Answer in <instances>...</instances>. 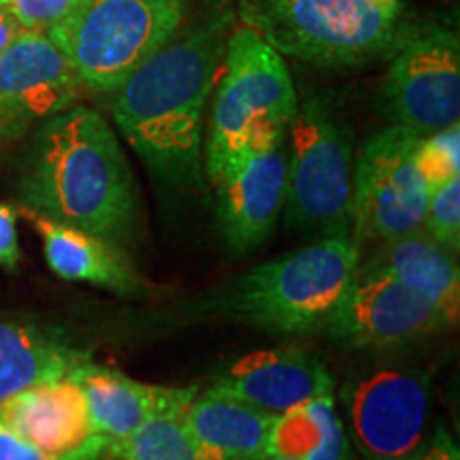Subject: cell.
Wrapping results in <instances>:
<instances>
[{
    "mask_svg": "<svg viewBox=\"0 0 460 460\" xmlns=\"http://www.w3.org/2000/svg\"><path fill=\"white\" fill-rule=\"evenodd\" d=\"M233 17L214 15L163 49L113 92L111 115L143 164L172 188L203 180L205 109L217 82Z\"/></svg>",
    "mask_w": 460,
    "mask_h": 460,
    "instance_id": "1",
    "label": "cell"
},
{
    "mask_svg": "<svg viewBox=\"0 0 460 460\" xmlns=\"http://www.w3.org/2000/svg\"><path fill=\"white\" fill-rule=\"evenodd\" d=\"M24 207L126 247L139 230L135 177L99 111L73 105L43 119L20 172Z\"/></svg>",
    "mask_w": 460,
    "mask_h": 460,
    "instance_id": "2",
    "label": "cell"
},
{
    "mask_svg": "<svg viewBox=\"0 0 460 460\" xmlns=\"http://www.w3.org/2000/svg\"><path fill=\"white\" fill-rule=\"evenodd\" d=\"M360 258L352 234L314 239L194 298L181 312L197 320L243 322L275 335L322 331L341 303Z\"/></svg>",
    "mask_w": 460,
    "mask_h": 460,
    "instance_id": "3",
    "label": "cell"
},
{
    "mask_svg": "<svg viewBox=\"0 0 460 460\" xmlns=\"http://www.w3.org/2000/svg\"><path fill=\"white\" fill-rule=\"evenodd\" d=\"M239 13L279 56L331 71L386 62L420 28L384 0H241Z\"/></svg>",
    "mask_w": 460,
    "mask_h": 460,
    "instance_id": "4",
    "label": "cell"
},
{
    "mask_svg": "<svg viewBox=\"0 0 460 460\" xmlns=\"http://www.w3.org/2000/svg\"><path fill=\"white\" fill-rule=\"evenodd\" d=\"M298 94L284 58L250 26L228 34L203 139V171L214 181L258 147L286 141Z\"/></svg>",
    "mask_w": 460,
    "mask_h": 460,
    "instance_id": "5",
    "label": "cell"
},
{
    "mask_svg": "<svg viewBox=\"0 0 460 460\" xmlns=\"http://www.w3.org/2000/svg\"><path fill=\"white\" fill-rule=\"evenodd\" d=\"M286 222L307 237L352 234L354 132L318 92H305L286 137Z\"/></svg>",
    "mask_w": 460,
    "mask_h": 460,
    "instance_id": "6",
    "label": "cell"
},
{
    "mask_svg": "<svg viewBox=\"0 0 460 460\" xmlns=\"http://www.w3.org/2000/svg\"><path fill=\"white\" fill-rule=\"evenodd\" d=\"M183 0H77L48 31L84 88L113 94L175 37Z\"/></svg>",
    "mask_w": 460,
    "mask_h": 460,
    "instance_id": "7",
    "label": "cell"
},
{
    "mask_svg": "<svg viewBox=\"0 0 460 460\" xmlns=\"http://www.w3.org/2000/svg\"><path fill=\"white\" fill-rule=\"evenodd\" d=\"M339 401L343 427L367 460H405L427 439L433 407L429 371L399 362L348 373Z\"/></svg>",
    "mask_w": 460,
    "mask_h": 460,
    "instance_id": "8",
    "label": "cell"
},
{
    "mask_svg": "<svg viewBox=\"0 0 460 460\" xmlns=\"http://www.w3.org/2000/svg\"><path fill=\"white\" fill-rule=\"evenodd\" d=\"M422 137L390 124L360 149L352 180V239L382 245L424 230L429 190L416 152Z\"/></svg>",
    "mask_w": 460,
    "mask_h": 460,
    "instance_id": "9",
    "label": "cell"
},
{
    "mask_svg": "<svg viewBox=\"0 0 460 460\" xmlns=\"http://www.w3.org/2000/svg\"><path fill=\"white\" fill-rule=\"evenodd\" d=\"M388 62L377 107L390 124L427 137L458 122L460 41L452 28L420 26Z\"/></svg>",
    "mask_w": 460,
    "mask_h": 460,
    "instance_id": "10",
    "label": "cell"
},
{
    "mask_svg": "<svg viewBox=\"0 0 460 460\" xmlns=\"http://www.w3.org/2000/svg\"><path fill=\"white\" fill-rule=\"evenodd\" d=\"M450 329V322L429 298L386 273L358 264L341 303L322 331L345 349L388 352Z\"/></svg>",
    "mask_w": 460,
    "mask_h": 460,
    "instance_id": "11",
    "label": "cell"
},
{
    "mask_svg": "<svg viewBox=\"0 0 460 460\" xmlns=\"http://www.w3.org/2000/svg\"><path fill=\"white\" fill-rule=\"evenodd\" d=\"M286 141L247 152L217 175L216 220L224 245L247 254L271 237L286 203Z\"/></svg>",
    "mask_w": 460,
    "mask_h": 460,
    "instance_id": "12",
    "label": "cell"
},
{
    "mask_svg": "<svg viewBox=\"0 0 460 460\" xmlns=\"http://www.w3.org/2000/svg\"><path fill=\"white\" fill-rule=\"evenodd\" d=\"M68 58L48 32L24 31L0 54V126L22 130L77 105L84 94Z\"/></svg>",
    "mask_w": 460,
    "mask_h": 460,
    "instance_id": "13",
    "label": "cell"
},
{
    "mask_svg": "<svg viewBox=\"0 0 460 460\" xmlns=\"http://www.w3.org/2000/svg\"><path fill=\"white\" fill-rule=\"evenodd\" d=\"M0 422L54 458L101 454L109 447L96 435L84 390L73 377L51 379L0 402Z\"/></svg>",
    "mask_w": 460,
    "mask_h": 460,
    "instance_id": "14",
    "label": "cell"
},
{
    "mask_svg": "<svg viewBox=\"0 0 460 460\" xmlns=\"http://www.w3.org/2000/svg\"><path fill=\"white\" fill-rule=\"evenodd\" d=\"M207 393L256 407L278 418L315 396L335 393V379L315 356L296 348L261 349L233 360Z\"/></svg>",
    "mask_w": 460,
    "mask_h": 460,
    "instance_id": "15",
    "label": "cell"
},
{
    "mask_svg": "<svg viewBox=\"0 0 460 460\" xmlns=\"http://www.w3.org/2000/svg\"><path fill=\"white\" fill-rule=\"evenodd\" d=\"M84 390L88 413L96 435L109 446L119 444L149 418L183 413L197 388H169L137 382L124 373L85 360L71 376Z\"/></svg>",
    "mask_w": 460,
    "mask_h": 460,
    "instance_id": "16",
    "label": "cell"
},
{
    "mask_svg": "<svg viewBox=\"0 0 460 460\" xmlns=\"http://www.w3.org/2000/svg\"><path fill=\"white\" fill-rule=\"evenodd\" d=\"M20 214L41 234L45 261L58 278L99 286L124 296L143 290L141 278L119 245L88 230L49 220L28 207H22Z\"/></svg>",
    "mask_w": 460,
    "mask_h": 460,
    "instance_id": "17",
    "label": "cell"
},
{
    "mask_svg": "<svg viewBox=\"0 0 460 460\" xmlns=\"http://www.w3.org/2000/svg\"><path fill=\"white\" fill-rule=\"evenodd\" d=\"M360 267L382 271L416 295L429 298L450 326L460 315V269L456 256L444 250L424 230L377 245Z\"/></svg>",
    "mask_w": 460,
    "mask_h": 460,
    "instance_id": "18",
    "label": "cell"
},
{
    "mask_svg": "<svg viewBox=\"0 0 460 460\" xmlns=\"http://www.w3.org/2000/svg\"><path fill=\"white\" fill-rule=\"evenodd\" d=\"M186 429L207 460H261L269 456L273 416L256 407L205 393L183 411Z\"/></svg>",
    "mask_w": 460,
    "mask_h": 460,
    "instance_id": "19",
    "label": "cell"
},
{
    "mask_svg": "<svg viewBox=\"0 0 460 460\" xmlns=\"http://www.w3.org/2000/svg\"><path fill=\"white\" fill-rule=\"evenodd\" d=\"M88 360L58 331L24 320H0V402L22 390L71 376Z\"/></svg>",
    "mask_w": 460,
    "mask_h": 460,
    "instance_id": "20",
    "label": "cell"
},
{
    "mask_svg": "<svg viewBox=\"0 0 460 460\" xmlns=\"http://www.w3.org/2000/svg\"><path fill=\"white\" fill-rule=\"evenodd\" d=\"M269 456L290 460H348L349 441L335 396L322 394L273 420Z\"/></svg>",
    "mask_w": 460,
    "mask_h": 460,
    "instance_id": "21",
    "label": "cell"
},
{
    "mask_svg": "<svg viewBox=\"0 0 460 460\" xmlns=\"http://www.w3.org/2000/svg\"><path fill=\"white\" fill-rule=\"evenodd\" d=\"M181 416L166 413L149 418L124 441L109 447L122 460H207Z\"/></svg>",
    "mask_w": 460,
    "mask_h": 460,
    "instance_id": "22",
    "label": "cell"
},
{
    "mask_svg": "<svg viewBox=\"0 0 460 460\" xmlns=\"http://www.w3.org/2000/svg\"><path fill=\"white\" fill-rule=\"evenodd\" d=\"M416 163L427 190L460 177V124L430 132L418 143Z\"/></svg>",
    "mask_w": 460,
    "mask_h": 460,
    "instance_id": "23",
    "label": "cell"
},
{
    "mask_svg": "<svg viewBox=\"0 0 460 460\" xmlns=\"http://www.w3.org/2000/svg\"><path fill=\"white\" fill-rule=\"evenodd\" d=\"M424 233L450 254L460 250V177L429 190Z\"/></svg>",
    "mask_w": 460,
    "mask_h": 460,
    "instance_id": "24",
    "label": "cell"
},
{
    "mask_svg": "<svg viewBox=\"0 0 460 460\" xmlns=\"http://www.w3.org/2000/svg\"><path fill=\"white\" fill-rule=\"evenodd\" d=\"M77 0H7L11 13L24 31L48 32L65 17Z\"/></svg>",
    "mask_w": 460,
    "mask_h": 460,
    "instance_id": "25",
    "label": "cell"
},
{
    "mask_svg": "<svg viewBox=\"0 0 460 460\" xmlns=\"http://www.w3.org/2000/svg\"><path fill=\"white\" fill-rule=\"evenodd\" d=\"M99 454H88V456L75 458H54L43 454L41 450L28 444L20 435H15L9 427L0 422V460H96Z\"/></svg>",
    "mask_w": 460,
    "mask_h": 460,
    "instance_id": "26",
    "label": "cell"
},
{
    "mask_svg": "<svg viewBox=\"0 0 460 460\" xmlns=\"http://www.w3.org/2000/svg\"><path fill=\"white\" fill-rule=\"evenodd\" d=\"M20 264V241H17V214L13 207L0 205V267L15 271Z\"/></svg>",
    "mask_w": 460,
    "mask_h": 460,
    "instance_id": "27",
    "label": "cell"
},
{
    "mask_svg": "<svg viewBox=\"0 0 460 460\" xmlns=\"http://www.w3.org/2000/svg\"><path fill=\"white\" fill-rule=\"evenodd\" d=\"M405 460H460V450L444 427H437Z\"/></svg>",
    "mask_w": 460,
    "mask_h": 460,
    "instance_id": "28",
    "label": "cell"
},
{
    "mask_svg": "<svg viewBox=\"0 0 460 460\" xmlns=\"http://www.w3.org/2000/svg\"><path fill=\"white\" fill-rule=\"evenodd\" d=\"M22 32H24V28L20 26L15 15L11 13L7 0H0V54H3Z\"/></svg>",
    "mask_w": 460,
    "mask_h": 460,
    "instance_id": "29",
    "label": "cell"
},
{
    "mask_svg": "<svg viewBox=\"0 0 460 460\" xmlns=\"http://www.w3.org/2000/svg\"><path fill=\"white\" fill-rule=\"evenodd\" d=\"M261 460H290V458H281V456H264Z\"/></svg>",
    "mask_w": 460,
    "mask_h": 460,
    "instance_id": "30",
    "label": "cell"
},
{
    "mask_svg": "<svg viewBox=\"0 0 460 460\" xmlns=\"http://www.w3.org/2000/svg\"><path fill=\"white\" fill-rule=\"evenodd\" d=\"M384 3H399V0H384Z\"/></svg>",
    "mask_w": 460,
    "mask_h": 460,
    "instance_id": "31",
    "label": "cell"
}]
</instances>
